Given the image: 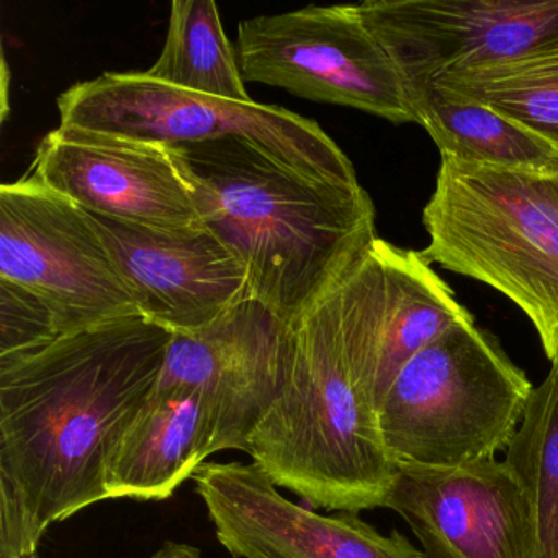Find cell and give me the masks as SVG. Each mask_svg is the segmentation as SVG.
Instances as JSON below:
<instances>
[{
    "instance_id": "cell-20",
    "label": "cell",
    "mask_w": 558,
    "mask_h": 558,
    "mask_svg": "<svg viewBox=\"0 0 558 558\" xmlns=\"http://www.w3.org/2000/svg\"><path fill=\"white\" fill-rule=\"evenodd\" d=\"M505 460L531 499L537 558H558V362L532 391Z\"/></svg>"
},
{
    "instance_id": "cell-4",
    "label": "cell",
    "mask_w": 558,
    "mask_h": 558,
    "mask_svg": "<svg viewBox=\"0 0 558 558\" xmlns=\"http://www.w3.org/2000/svg\"><path fill=\"white\" fill-rule=\"evenodd\" d=\"M423 223L421 256L508 296L558 362V172L442 156Z\"/></svg>"
},
{
    "instance_id": "cell-7",
    "label": "cell",
    "mask_w": 558,
    "mask_h": 558,
    "mask_svg": "<svg viewBox=\"0 0 558 558\" xmlns=\"http://www.w3.org/2000/svg\"><path fill=\"white\" fill-rule=\"evenodd\" d=\"M0 279L37 295L61 336L143 316L93 215L31 175L0 187Z\"/></svg>"
},
{
    "instance_id": "cell-11",
    "label": "cell",
    "mask_w": 558,
    "mask_h": 558,
    "mask_svg": "<svg viewBox=\"0 0 558 558\" xmlns=\"http://www.w3.org/2000/svg\"><path fill=\"white\" fill-rule=\"evenodd\" d=\"M194 482L233 558H426L400 532L380 534L355 512L319 514L290 501L256 463H204Z\"/></svg>"
},
{
    "instance_id": "cell-13",
    "label": "cell",
    "mask_w": 558,
    "mask_h": 558,
    "mask_svg": "<svg viewBox=\"0 0 558 558\" xmlns=\"http://www.w3.org/2000/svg\"><path fill=\"white\" fill-rule=\"evenodd\" d=\"M31 171L97 217L148 227L201 221L172 146L58 126L41 140Z\"/></svg>"
},
{
    "instance_id": "cell-9",
    "label": "cell",
    "mask_w": 558,
    "mask_h": 558,
    "mask_svg": "<svg viewBox=\"0 0 558 558\" xmlns=\"http://www.w3.org/2000/svg\"><path fill=\"white\" fill-rule=\"evenodd\" d=\"M354 11L410 84L558 48V0H367Z\"/></svg>"
},
{
    "instance_id": "cell-15",
    "label": "cell",
    "mask_w": 558,
    "mask_h": 558,
    "mask_svg": "<svg viewBox=\"0 0 558 558\" xmlns=\"http://www.w3.org/2000/svg\"><path fill=\"white\" fill-rule=\"evenodd\" d=\"M214 453V417L202 395L155 387L107 462V496L171 498Z\"/></svg>"
},
{
    "instance_id": "cell-22",
    "label": "cell",
    "mask_w": 558,
    "mask_h": 558,
    "mask_svg": "<svg viewBox=\"0 0 558 558\" xmlns=\"http://www.w3.org/2000/svg\"><path fill=\"white\" fill-rule=\"evenodd\" d=\"M151 558H201V550L182 542H166Z\"/></svg>"
},
{
    "instance_id": "cell-21",
    "label": "cell",
    "mask_w": 558,
    "mask_h": 558,
    "mask_svg": "<svg viewBox=\"0 0 558 558\" xmlns=\"http://www.w3.org/2000/svg\"><path fill=\"white\" fill-rule=\"evenodd\" d=\"M58 338L51 310L24 287L0 279V359L38 351Z\"/></svg>"
},
{
    "instance_id": "cell-16",
    "label": "cell",
    "mask_w": 558,
    "mask_h": 558,
    "mask_svg": "<svg viewBox=\"0 0 558 558\" xmlns=\"http://www.w3.org/2000/svg\"><path fill=\"white\" fill-rule=\"evenodd\" d=\"M380 251L384 280L375 357L378 410L401 368L453 323L470 315L421 253L385 240H380Z\"/></svg>"
},
{
    "instance_id": "cell-3",
    "label": "cell",
    "mask_w": 558,
    "mask_h": 558,
    "mask_svg": "<svg viewBox=\"0 0 558 558\" xmlns=\"http://www.w3.org/2000/svg\"><path fill=\"white\" fill-rule=\"evenodd\" d=\"M339 280L292 323L282 388L246 453L274 485L310 508L357 514L384 508L398 466L342 318Z\"/></svg>"
},
{
    "instance_id": "cell-19",
    "label": "cell",
    "mask_w": 558,
    "mask_h": 558,
    "mask_svg": "<svg viewBox=\"0 0 558 558\" xmlns=\"http://www.w3.org/2000/svg\"><path fill=\"white\" fill-rule=\"evenodd\" d=\"M430 83L482 102L558 151V48L498 66L453 71Z\"/></svg>"
},
{
    "instance_id": "cell-10",
    "label": "cell",
    "mask_w": 558,
    "mask_h": 558,
    "mask_svg": "<svg viewBox=\"0 0 558 558\" xmlns=\"http://www.w3.org/2000/svg\"><path fill=\"white\" fill-rule=\"evenodd\" d=\"M292 325L247 296L187 335H172L156 388L202 395L215 424V446L246 452L257 424L279 397Z\"/></svg>"
},
{
    "instance_id": "cell-2",
    "label": "cell",
    "mask_w": 558,
    "mask_h": 558,
    "mask_svg": "<svg viewBox=\"0 0 558 558\" xmlns=\"http://www.w3.org/2000/svg\"><path fill=\"white\" fill-rule=\"evenodd\" d=\"M172 148L202 223L240 257L251 296L289 325L378 238L361 182L308 178L240 138Z\"/></svg>"
},
{
    "instance_id": "cell-17",
    "label": "cell",
    "mask_w": 558,
    "mask_h": 558,
    "mask_svg": "<svg viewBox=\"0 0 558 558\" xmlns=\"http://www.w3.org/2000/svg\"><path fill=\"white\" fill-rule=\"evenodd\" d=\"M414 120L440 149V156L527 171L558 172V151L535 133L482 102L436 83L410 84Z\"/></svg>"
},
{
    "instance_id": "cell-6",
    "label": "cell",
    "mask_w": 558,
    "mask_h": 558,
    "mask_svg": "<svg viewBox=\"0 0 558 558\" xmlns=\"http://www.w3.org/2000/svg\"><path fill=\"white\" fill-rule=\"evenodd\" d=\"M60 126L178 146L240 138L323 181L359 182L354 165L313 120L283 107L187 93L145 73H106L58 97Z\"/></svg>"
},
{
    "instance_id": "cell-1",
    "label": "cell",
    "mask_w": 558,
    "mask_h": 558,
    "mask_svg": "<svg viewBox=\"0 0 558 558\" xmlns=\"http://www.w3.org/2000/svg\"><path fill=\"white\" fill-rule=\"evenodd\" d=\"M172 332L143 316L0 359V558L109 499L106 466L158 384Z\"/></svg>"
},
{
    "instance_id": "cell-14",
    "label": "cell",
    "mask_w": 558,
    "mask_h": 558,
    "mask_svg": "<svg viewBox=\"0 0 558 558\" xmlns=\"http://www.w3.org/2000/svg\"><path fill=\"white\" fill-rule=\"evenodd\" d=\"M93 218L143 318L172 335L197 331L251 296L246 267L202 221L148 227Z\"/></svg>"
},
{
    "instance_id": "cell-12",
    "label": "cell",
    "mask_w": 558,
    "mask_h": 558,
    "mask_svg": "<svg viewBox=\"0 0 558 558\" xmlns=\"http://www.w3.org/2000/svg\"><path fill=\"white\" fill-rule=\"evenodd\" d=\"M384 508L408 522L426 558H537L531 499L506 460L400 465Z\"/></svg>"
},
{
    "instance_id": "cell-23",
    "label": "cell",
    "mask_w": 558,
    "mask_h": 558,
    "mask_svg": "<svg viewBox=\"0 0 558 558\" xmlns=\"http://www.w3.org/2000/svg\"><path fill=\"white\" fill-rule=\"evenodd\" d=\"M21 558H41L40 555H38V551H34V554L25 555V557Z\"/></svg>"
},
{
    "instance_id": "cell-5",
    "label": "cell",
    "mask_w": 558,
    "mask_h": 558,
    "mask_svg": "<svg viewBox=\"0 0 558 558\" xmlns=\"http://www.w3.org/2000/svg\"><path fill=\"white\" fill-rule=\"evenodd\" d=\"M534 385L472 313L417 352L395 378L378 427L395 465H470L514 439Z\"/></svg>"
},
{
    "instance_id": "cell-18",
    "label": "cell",
    "mask_w": 558,
    "mask_h": 558,
    "mask_svg": "<svg viewBox=\"0 0 558 558\" xmlns=\"http://www.w3.org/2000/svg\"><path fill=\"white\" fill-rule=\"evenodd\" d=\"M187 93L231 102H253L214 0H174L161 57L145 71Z\"/></svg>"
},
{
    "instance_id": "cell-8",
    "label": "cell",
    "mask_w": 558,
    "mask_h": 558,
    "mask_svg": "<svg viewBox=\"0 0 558 558\" xmlns=\"http://www.w3.org/2000/svg\"><path fill=\"white\" fill-rule=\"evenodd\" d=\"M236 54L250 83L312 102L416 123L403 76L354 5H308L240 24Z\"/></svg>"
}]
</instances>
